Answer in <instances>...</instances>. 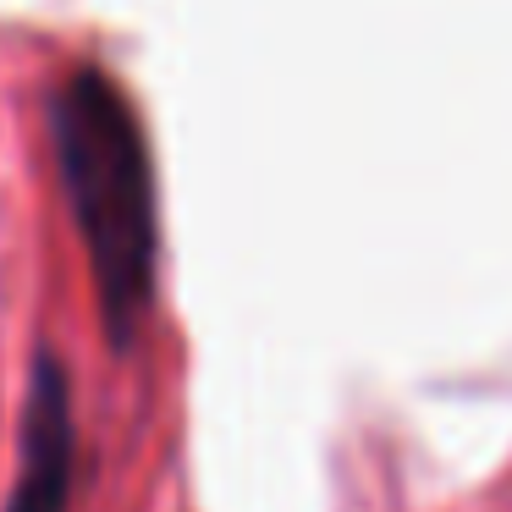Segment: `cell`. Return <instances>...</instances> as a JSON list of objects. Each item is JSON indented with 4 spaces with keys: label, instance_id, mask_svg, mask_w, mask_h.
Returning <instances> with one entry per match:
<instances>
[{
    "label": "cell",
    "instance_id": "obj_1",
    "mask_svg": "<svg viewBox=\"0 0 512 512\" xmlns=\"http://www.w3.org/2000/svg\"><path fill=\"white\" fill-rule=\"evenodd\" d=\"M50 138L67 188L72 221L83 232L94 265V292L116 347L133 342L138 320L155 298V160L144 127L116 78L100 67H78L50 94Z\"/></svg>",
    "mask_w": 512,
    "mask_h": 512
},
{
    "label": "cell",
    "instance_id": "obj_2",
    "mask_svg": "<svg viewBox=\"0 0 512 512\" xmlns=\"http://www.w3.org/2000/svg\"><path fill=\"white\" fill-rule=\"evenodd\" d=\"M72 474H78V424H72L67 369L39 353L23 413V463H17L6 512H67Z\"/></svg>",
    "mask_w": 512,
    "mask_h": 512
}]
</instances>
